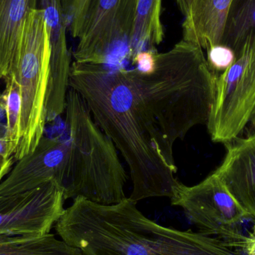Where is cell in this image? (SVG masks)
I'll list each match as a JSON object with an SVG mask.
<instances>
[{"instance_id":"obj_2","label":"cell","mask_w":255,"mask_h":255,"mask_svg":"<svg viewBox=\"0 0 255 255\" xmlns=\"http://www.w3.org/2000/svg\"><path fill=\"white\" fill-rule=\"evenodd\" d=\"M136 203L129 197L113 205L76 198L55 231L85 255H248L219 238L158 224Z\"/></svg>"},{"instance_id":"obj_23","label":"cell","mask_w":255,"mask_h":255,"mask_svg":"<svg viewBox=\"0 0 255 255\" xmlns=\"http://www.w3.org/2000/svg\"><path fill=\"white\" fill-rule=\"evenodd\" d=\"M15 163L16 160L13 156L8 159L0 157V183L8 175Z\"/></svg>"},{"instance_id":"obj_26","label":"cell","mask_w":255,"mask_h":255,"mask_svg":"<svg viewBox=\"0 0 255 255\" xmlns=\"http://www.w3.org/2000/svg\"><path fill=\"white\" fill-rule=\"evenodd\" d=\"M248 255H255V223L250 235V244L248 249Z\"/></svg>"},{"instance_id":"obj_8","label":"cell","mask_w":255,"mask_h":255,"mask_svg":"<svg viewBox=\"0 0 255 255\" xmlns=\"http://www.w3.org/2000/svg\"><path fill=\"white\" fill-rule=\"evenodd\" d=\"M136 0H92L73 57L76 62L126 68Z\"/></svg>"},{"instance_id":"obj_7","label":"cell","mask_w":255,"mask_h":255,"mask_svg":"<svg viewBox=\"0 0 255 255\" xmlns=\"http://www.w3.org/2000/svg\"><path fill=\"white\" fill-rule=\"evenodd\" d=\"M255 115V35L248 37L235 63L216 82L207 127L211 139L226 144L238 137Z\"/></svg>"},{"instance_id":"obj_15","label":"cell","mask_w":255,"mask_h":255,"mask_svg":"<svg viewBox=\"0 0 255 255\" xmlns=\"http://www.w3.org/2000/svg\"><path fill=\"white\" fill-rule=\"evenodd\" d=\"M163 0H136L134 20L128 42L129 61L142 51L157 52L164 38L161 10Z\"/></svg>"},{"instance_id":"obj_17","label":"cell","mask_w":255,"mask_h":255,"mask_svg":"<svg viewBox=\"0 0 255 255\" xmlns=\"http://www.w3.org/2000/svg\"><path fill=\"white\" fill-rule=\"evenodd\" d=\"M255 35V0H232L220 44L238 56L248 37Z\"/></svg>"},{"instance_id":"obj_3","label":"cell","mask_w":255,"mask_h":255,"mask_svg":"<svg viewBox=\"0 0 255 255\" xmlns=\"http://www.w3.org/2000/svg\"><path fill=\"white\" fill-rule=\"evenodd\" d=\"M155 56L151 74L132 68L127 75L158 133L165 160L178 170L174 143L193 127L208 124L219 75L210 69L203 49L184 40Z\"/></svg>"},{"instance_id":"obj_18","label":"cell","mask_w":255,"mask_h":255,"mask_svg":"<svg viewBox=\"0 0 255 255\" xmlns=\"http://www.w3.org/2000/svg\"><path fill=\"white\" fill-rule=\"evenodd\" d=\"M5 89L2 93L5 100L7 122V139L16 152L19 142V122H20V89L16 77L10 75L5 81Z\"/></svg>"},{"instance_id":"obj_16","label":"cell","mask_w":255,"mask_h":255,"mask_svg":"<svg viewBox=\"0 0 255 255\" xmlns=\"http://www.w3.org/2000/svg\"><path fill=\"white\" fill-rule=\"evenodd\" d=\"M0 255H85L53 234L0 236Z\"/></svg>"},{"instance_id":"obj_27","label":"cell","mask_w":255,"mask_h":255,"mask_svg":"<svg viewBox=\"0 0 255 255\" xmlns=\"http://www.w3.org/2000/svg\"><path fill=\"white\" fill-rule=\"evenodd\" d=\"M252 124H253V127H254L255 130V115L254 116V118H253V120H252Z\"/></svg>"},{"instance_id":"obj_11","label":"cell","mask_w":255,"mask_h":255,"mask_svg":"<svg viewBox=\"0 0 255 255\" xmlns=\"http://www.w3.org/2000/svg\"><path fill=\"white\" fill-rule=\"evenodd\" d=\"M50 46L46 122H53L65 112L71 70V52L67 43L68 22L61 0H40Z\"/></svg>"},{"instance_id":"obj_13","label":"cell","mask_w":255,"mask_h":255,"mask_svg":"<svg viewBox=\"0 0 255 255\" xmlns=\"http://www.w3.org/2000/svg\"><path fill=\"white\" fill-rule=\"evenodd\" d=\"M232 0H193L182 23V40L207 49L221 43Z\"/></svg>"},{"instance_id":"obj_1","label":"cell","mask_w":255,"mask_h":255,"mask_svg":"<svg viewBox=\"0 0 255 255\" xmlns=\"http://www.w3.org/2000/svg\"><path fill=\"white\" fill-rule=\"evenodd\" d=\"M69 87L82 97L97 125L128 165L129 198L136 202L170 199L178 181L177 170L163 157L158 133L135 93L127 69L73 61Z\"/></svg>"},{"instance_id":"obj_10","label":"cell","mask_w":255,"mask_h":255,"mask_svg":"<svg viewBox=\"0 0 255 255\" xmlns=\"http://www.w3.org/2000/svg\"><path fill=\"white\" fill-rule=\"evenodd\" d=\"M69 156L68 139L43 135L35 149L17 160L1 181L0 196L31 190L51 181H58L62 186Z\"/></svg>"},{"instance_id":"obj_24","label":"cell","mask_w":255,"mask_h":255,"mask_svg":"<svg viewBox=\"0 0 255 255\" xmlns=\"http://www.w3.org/2000/svg\"><path fill=\"white\" fill-rule=\"evenodd\" d=\"M61 2H62L63 8H64V13L67 17V22L69 23L72 14V10H73L74 0H61Z\"/></svg>"},{"instance_id":"obj_20","label":"cell","mask_w":255,"mask_h":255,"mask_svg":"<svg viewBox=\"0 0 255 255\" xmlns=\"http://www.w3.org/2000/svg\"><path fill=\"white\" fill-rule=\"evenodd\" d=\"M91 1L92 0H74L68 23L70 34L74 38L79 39L82 35Z\"/></svg>"},{"instance_id":"obj_5","label":"cell","mask_w":255,"mask_h":255,"mask_svg":"<svg viewBox=\"0 0 255 255\" xmlns=\"http://www.w3.org/2000/svg\"><path fill=\"white\" fill-rule=\"evenodd\" d=\"M49 60L47 26L43 10L38 7L24 24L10 74L16 77L20 89L19 142L13 155L16 161L32 152L44 135Z\"/></svg>"},{"instance_id":"obj_6","label":"cell","mask_w":255,"mask_h":255,"mask_svg":"<svg viewBox=\"0 0 255 255\" xmlns=\"http://www.w3.org/2000/svg\"><path fill=\"white\" fill-rule=\"evenodd\" d=\"M171 205L179 207L199 233L219 238L248 254L255 218L233 197L215 172L193 186L179 181L173 188Z\"/></svg>"},{"instance_id":"obj_21","label":"cell","mask_w":255,"mask_h":255,"mask_svg":"<svg viewBox=\"0 0 255 255\" xmlns=\"http://www.w3.org/2000/svg\"><path fill=\"white\" fill-rule=\"evenodd\" d=\"M157 52L145 50L138 52L132 60L133 68L143 74H151L155 70L156 54Z\"/></svg>"},{"instance_id":"obj_9","label":"cell","mask_w":255,"mask_h":255,"mask_svg":"<svg viewBox=\"0 0 255 255\" xmlns=\"http://www.w3.org/2000/svg\"><path fill=\"white\" fill-rule=\"evenodd\" d=\"M64 189L56 181L0 196V236L43 235L64 214Z\"/></svg>"},{"instance_id":"obj_14","label":"cell","mask_w":255,"mask_h":255,"mask_svg":"<svg viewBox=\"0 0 255 255\" xmlns=\"http://www.w3.org/2000/svg\"><path fill=\"white\" fill-rule=\"evenodd\" d=\"M40 0H0V79L10 76L24 24Z\"/></svg>"},{"instance_id":"obj_28","label":"cell","mask_w":255,"mask_h":255,"mask_svg":"<svg viewBox=\"0 0 255 255\" xmlns=\"http://www.w3.org/2000/svg\"><path fill=\"white\" fill-rule=\"evenodd\" d=\"M1 94H2V93H1V91H0V99H1Z\"/></svg>"},{"instance_id":"obj_22","label":"cell","mask_w":255,"mask_h":255,"mask_svg":"<svg viewBox=\"0 0 255 255\" xmlns=\"http://www.w3.org/2000/svg\"><path fill=\"white\" fill-rule=\"evenodd\" d=\"M0 138L7 139V114H6L5 100L1 94L0 99Z\"/></svg>"},{"instance_id":"obj_12","label":"cell","mask_w":255,"mask_h":255,"mask_svg":"<svg viewBox=\"0 0 255 255\" xmlns=\"http://www.w3.org/2000/svg\"><path fill=\"white\" fill-rule=\"evenodd\" d=\"M226 145V157L214 172L237 202L255 218V133Z\"/></svg>"},{"instance_id":"obj_19","label":"cell","mask_w":255,"mask_h":255,"mask_svg":"<svg viewBox=\"0 0 255 255\" xmlns=\"http://www.w3.org/2000/svg\"><path fill=\"white\" fill-rule=\"evenodd\" d=\"M207 61L215 74L224 73L235 63L237 56L233 49L223 44H217L207 49Z\"/></svg>"},{"instance_id":"obj_4","label":"cell","mask_w":255,"mask_h":255,"mask_svg":"<svg viewBox=\"0 0 255 255\" xmlns=\"http://www.w3.org/2000/svg\"><path fill=\"white\" fill-rule=\"evenodd\" d=\"M66 127L70 156L63 182L64 199L82 197L101 205L127 199L128 175L118 148L93 118L79 93L69 88Z\"/></svg>"},{"instance_id":"obj_25","label":"cell","mask_w":255,"mask_h":255,"mask_svg":"<svg viewBox=\"0 0 255 255\" xmlns=\"http://www.w3.org/2000/svg\"><path fill=\"white\" fill-rule=\"evenodd\" d=\"M193 0H176L179 10L184 16L188 13Z\"/></svg>"}]
</instances>
